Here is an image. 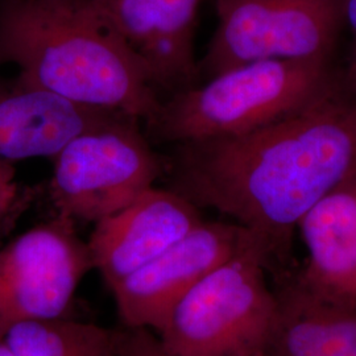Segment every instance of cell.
Listing matches in <instances>:
<instances>
[{
	"instance_id": "6",
	"label": "cell",
	"mask_w": 356,
	"mask_h": 356,
	"mask_svg": "<svg viewBox=\"0 0 356 356\" xmlns=\"http://www.w3.org/2000/svg\"><path fill=\"white\" fill-rule=\"evenodd\" d=\"M216 10L200 83L256 61L331 58L343 26V0H216Z\"/></svg>"
},
{
	"instance_id": "2",
	"label": "cell",
	"mask_w": 356,
	"mask_h": 356,
	"mask_svg": "<svg viewBox=\"0 0 356 356\" xmlns=\"http://www.w3.org/2000/svg\"><path fill=\"white\" fill-rule=\"evenodd\" d=\"M70 102L145 124L163 99L138 57L83 0H0V66Z\"/></svg>"
},
{
	"instance_id": "10",
	"label": "cell",
	"mask_w": 356,
	"mask_h": 356,
	"mask_svg": "<svg viewBox=\"0 0 356 356\" xmlns=\"http://www.w3.org/2000/svg\"><path fill=\"white\" fill-rule=\"evenodd\" d=\"M204 220L201 209L191 201L176 191L153 186L95 223L88 242L92 267L111 289Z\"/></svg>"
},
{
	"instance_id": "11",
	"label": "cell",
	"mask_w": 356,
	"mask_h": 356,
	"mask_svg": "<svg viewBox=\"0 0 356 356\" xmlns=\"http://www.w3.org/2000/svg\"><path fill=\"white\" fill-rule=\"evenodd\" d=\"M120 115L70 102L22 76L0 74V160L53 159L79 134Z\"/></svg>"
},
{
	"instance_id": "13",
	"label": "cell",
	"mask_w": 356,
	"mask_h": 356,
	"mask_svg": "<svg viewBox=\"0 0 356 356\" xmlns=\"http://www.w3.org/2000/svg\"><path fill=\"white\" fill-rule=\"evenodd\" d=\"M277 319L267 356H356V309L332 305L276 277Z\"/></svg>"
},
{
	"instance_id": "1",
	"label": "cell",
	"mask_w": 356,
	"mask_h": 356,
	"mask_svg": "<svg viewBox=\"0 0 356 356\" xmlns=\"http://www.w3.org/2000/svg\"><path fill=\"white\" fill-rule=\"evenodd\" d=\"M165 176L168 189L231 216L266 243L275 277L289 273L300 219L356 176V97L342 85L254 132L176 144Z\"/></svg>"
},
{
	"instance_id": "3",
	"label": "cell",
	"mask_w": 356,
	"mask_h": 356,
	"mask_svg": "<svg viewBox=\"0 0 356 356\" xmlns=\"http://www.w3.org/2000/svg\"><path fill=\"white\" fill-rule=\"evenodd\" d=\"M342 86L331 58L256 61L226 70L161 102L151 140L181 144L235 138L267 127Z\"/></svg>"
},
{
	"instance_id": "17",
	"label": "cell",
	"mask_w": 356,
	"mask_h": 356,
	"mask_svg": "<svg viewBox=\"0 0 356 356\" xmlns=\"http://www.w3.org/2000/svg\"><path fill=\"white\" fill-rule=\"evenodd\" d=\"M343 26L350 31L351 44L341 79L346 91L356 97V0H343Z\"/></svg>"
},
{
	"instance_id": "5",
	"label": "cell",
	"mask_w": 356,
	"mask_h": 356,
	"mask_svg": "<svg viewBox=\"0 0 356 356\" xmlns=\"http://www.w3.org/2000/svg\"><path fill=\"white\" fill-rule=\"evenodd\" d=\"M139 119L120 115L73 138L57 153L48 197L56 216L99 222L132 204L166 173Z\"/></svg>"
},
{
	"instance_id": "14",
	"label": "cell",
	"mask_w": 356,
	"mask_h": 356,
	"mask_svg": "<svg viewBox=\"0 0 356 356\" xmlns=\"http://www.w3.org/2000/svg\"><path fill=\"white\" fill-rule=\"evenodd\" d=\"M4 338L17 356H120L114 330L67 317L19 323Z\"/></svg>"
},
{
	"instance_id": "18",
	"label": "cell",
	"mask_w": 356,
	"mask_h": 356,
	"mask_svg": "<svg viewBox=\"0 0 356 356\" xmlns=\"http://www.w3.org/2000/svg\"><path fill=\"white\" fill-rule=\"evenodd\" d=\"M0 356H17L4 335H0Z\"/></svg>"
},
{
	"instance_id": "16",
	"label": "cell",
	"mask_w": 356,
	"mask_h": 356,
	"mask_svg": "<svg viewBox=\"0 0 356 356\" xmlns=\"http://www.w3.org/2000/svg\"><path fill=\"white\" fill-rule=\"evenodd\" d=\"M114 331L120 356H173L149 329L124 326Z\"/></svg>"
},
{
	"instance_id": "4",
	"label": "cell",
	"mask_w": 356,
	"mask_h": 356,
	"mask_svg": "<svg viewBox=\"0 0 356 356\" xmlns=\"http://www.w3.org/2000/svg\"><path fill=\"white\" fill-rule=\"evenodd\" d=\"M270 270L267 244L256 238L182 296L156 337L173 356H267L277 319Z\"/></svg>"
},
{
	"instance_id": "8",
	"label": "cell",
	"mask_w": 356,
	"mask_h": 356,
	"mask_svg": "<svg viewBox=\"0 0 356 356\" xmlns=\"http://www.w3.org/2000/svg\"><path fill=\"white\" fill-rule=\"evenodd\" d=\"M256 238L238 223H200L165 252L111 288L124 326L159 330L182 296Z\"/></svg>"
},
{
	"instance_id": "12",
	"label": "cell",
	"mask_w": 356,
	"mask_h": 356,
	"mask_svg": "<svg viewBox=\"0 0 356 356\" xmlns=\"http://www.w3.org/2000/svg\"><path fill=\"white\" fill-rule=\"evenodd\" d=\"M305 264L293 282L332 305L356 309V176L329 191L297 225Z\"/></svg>"
},
{
	"instance_id": "9",
	"label": "cell",
	"mask_w": 356,
	"mask_h": 356,
	"mask_svg": "<svg viewBox=\"0 0 356 356\" xmlns=\"http://www.w3.org/2000/svg\"><path fill=\"white\" fill-rule=\"evenodd\" d=\"M169 95L200 85L194 36L202 0H83Z\"/></svg>"
},
{
	"instance_id": "15",
	"label": "cell",
	"mask_w": 356,
	"mask_h": 356,
	"mask_svg": "<svg viewBox=\"0 0 356 356\" xmlns=\"http://www.w3.org/2000/svg\"><path fill=\"white\" fill-rule=\"evenodd\" d=\"M40 191L38 186H28L17 179L13 163L0 160V247L35 204Z\"/></svg>"
},
{
	"instance_id": "7",
	"label": "cell",
	"mask_w": 356,
	"mask_h": 356,
	"mask_svg": "<svg viewBox=\"0 0 356 356\" xmlns=\"http://www.w3.org/2000/svg\"><path fill=\"white\" fill-rule=\"evenodd\" d=\"M92 267L74 220L56 216L0 247V335L32 321L64 318Z\"/></svg>"
}]
</instances>
